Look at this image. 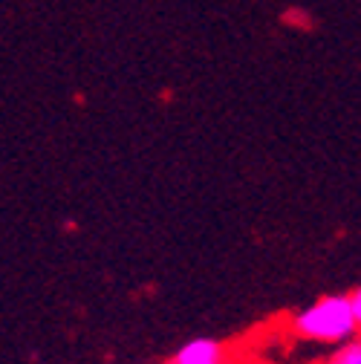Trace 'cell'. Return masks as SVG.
<instances>
[{
  "label": "cell",
  "mask_w": 361,
  "mask_h": 364,
  "mask_svg": "<svg viewBox=\"0 0 361 364\" xmlns=\"http://www.w3.org/2000/svg\"><path fill=\"white\" fill-rule=\"evenodd\" d=\"M225 358H229V350H225L220 341H214V338H194L185 347L176 350L171 364H222Z\"/></svg>",
  "instance_id": "2"
},
{
  "label": "cell",
  "mask_w": 361,
  "mask_h": 364,
  "mask_svg": "<svg viewBox=\"0 0 361 364\" xmlns=\"http://www.w3.org/2000/svg\"><path fill=\"white\" fill-rule=\"evenodd\" d=\"M222 364H252V361H243V358H225Z\"/></svg>",
  "instance_id": "4"
},
{
  "label": "cell",
  "mask_w": 361,
  "mask_h": 364,
  "mask_svg": "<svg viewBox=\"0 0 361 364\" xmlns=\"http://www.w3.org/2000/svg\"><path fill=\"white\" fill-rule=\"evenodd\" d=\"M327 364H361V344H358V338L341 341L333 350V355L327 358Z\"/></svg>",
  "instance_id": "3"
},
{
  "label": "cell",
  "mask_w": 361,
  "mask_h": 364,
  "mask_svg": "<svg viewBox=\"0 0 361 364\" xmlns=\"http://www.w3.org/2000/svg\"><path fill=\"white\" fill-rule=\"evenodd\" d=\"M361 324V292L352 289L350 295H327L312 306L301 309L292 318V333L318 341V344H341L355 338Z\"/></svg>",
  "instance_id": "1"
}]
</instances>
